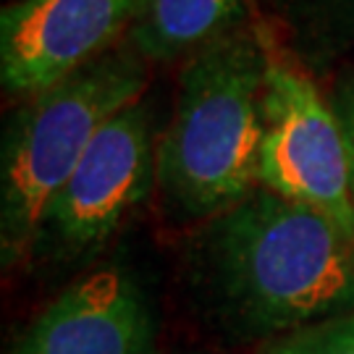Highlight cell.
<instances>
[{
    "mask_svg": "<svg viewBox=\"0 0 354 354\" xmlns=\"http://www.w3.org/2000/svg\"><path fill=\"white\" fill-rule=\"evenodd\" d=\"M263 354H354V310L276 336Z\"/></svg>",
    "mask_w": 354,
    "mask_h": 354,
    "instance_id": "9c48e42d",
    "label": "cell"
},
{
    "mask_svg": "<svg viewBox=\"0 0 354 354\" xmlns=\"http://www.w3.org/2000/svg\"><path fill=\"white\" fill-rule=\"evenodd\" d=\"M142 55L105 53L55 87L32 97L13 118L3 145L0 244L13 263L45 228L55 194L108 118L140 100L145 89Z\"/></svg>",
    "mask_w": 354,
    "mask_h": 354,
    "instance_id": "3957f363",
    "label": "cell"
},
{
    "mask_svg": "<svg viewBox=\"0 0 354 354\" xmlns=\"http://www.w3.org/2000/svg\"><path fill=\"white\" fill-rule=\"evenodd\" d=\"M152 181L150 113L140 100L108 118L55 194L42 234L68 252L92 250L145 200Z\"/></svg>",
    "mask_w": 354,
    "mask_h": 354,
    "instance_id": "8992f818",
    "label": "cell"
},
{
    "mask_svg": "<svg viewBox=\"0 0 354 354\" xmlns=\"http://www.w3.org/2000/svg\"><path fill=\"white\" fill-rule=\"evenodd\" d=\"M352 6H354V0H352Z\"/></svg>",
    "mask_w": 354,
    "mask_h": 354,
    "instance_id": "8fae6325",
    "label": "cell"
},
{
    "mask_svg": "<svg viewBox=\"0 0 354 354\" xmlns=\"http://www.w3.org/2000/svg\"><path fill=\"white\" fill-rule=\"evenodd\" d=\"M200 266L221 313L257 336L354 310V239L320 210L263 187L213 215Z\"/></svg>",
    "mask_w": 354,
    "mask_h": 354,
    "instance_id": "6da1fadb",
    "label": "cell"
},
{
    "mask_svg": "<svg viewBox=\"0 0 354 354\" xmlns=\"http://www.w3.org/2000/svg\"><path fill=\"white\" fill-rule=\"evenodd\" d=\"M266 71L263 35L239 26L192 55L158 147V178L178 210L218 215L260 187Z\"/></svg>",
    "mask_w": 354,
    "mask_h": 354,
    "instance_id": "7a4b0ae2",
    "label": "cell"
},
{
    "mask_svg": "<svg viewBox=\"0 0 354 354\" xmlns=\"http://www.w3.org/2000/svg\"><path fill=\"white\" fill-rule=\"evenodd\" d=\"M266 131L257 181L310 205L354 239L352 158L336 108L307 74L266 42Z\"/></svg>",
    "mask_w": 354,
    "mask_h": 354,
    "instance_id": "277c9868",
    "label": "cell"
},
{
    "mask_svg": "<svg viewBox=\"0 0 354 354\" xmlns=\"http://www.w3.org/2000/svg\"><path fill=\"white\" fill-rule=\"evenodd\" d=\"M11 354H152L150 310L121 268H97L61 291Z\"/></svg>",
    "mask_w": 354,
    "mask_h": 354,
    "instance_id": "52a82bcc",
    "label": "cell"
},
{
    "mask_svg": "<svg viewBox=\"0 0 354 354\" xmlns=\"http://www.w3.org/2000/svg\"><path fill=\"white\" fill-rule=\"evenodd\" d=\"M145 0H19L0 13V79L35 97L102 58Z\"/></svg>",
    "mask_w": 354,
    "mask_h": 354,
    "instance_id": "5b68a950",
    "label": "cell"
},
{
    "mask_svg": "<svg viewBox=\"0 0 354 354\" xmlns=\"http://www.w3.org/2000/svg\"><path fill=\"white\" fill-rule=\"evenodd\" d=\"M247 11V0H145L129 48L147 61H174L223 37Z\"/></svg>",
    "mask_w": 354,
    "mask_h": 354,
    "instance_id": "ba28073f",
    "label": "cell"
},
{
    "mask_svg": "<svg viewBox=\"0 0 354 354\" xmlns=\"http://www.w3.org/2000/svg\"><path fill=\"white\" fill-rule=\"evenodd\" d=\"M333 108H336V113H339V118H342L344 134H346L349 158H352V184H354V74L339 87Z\"/></svg>",
    "mask_w": 354,
    "mask_h": 354,
    "instance_id": "30bf717a",
    "label": "cell"
}]
</instances>
